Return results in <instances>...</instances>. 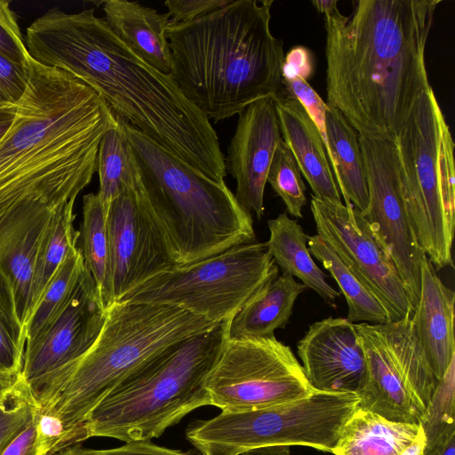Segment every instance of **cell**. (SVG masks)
Returning <instances> with one entry per match:
<instances>
[{
	"label": "cell",
	"instance_id": "1",
	"mask_svg": "<svg viewBox=\"0 0 455 455\" xmlns=\"http://www.w3.org/2000/svg\"><path fill=\"white\" fill-rule=\"evenodd\" d=\"M36 62L90 86L113 113L208 178L224 181L226 160L210 120L164 74L134 54L94 9L52 8L26 29Z\"/></svg>",
	"mask_w": 455,
	"mask_h": 455
},
{
	"label": "cell",
	"instance_id": "2",
	"mask_svg": "<svg viewBox=\"0 0 455 455\" xmlns=\"http://www.w3.org/2000/svg\"><path fill=\"white\" fill-rule=\"evenodd\" d=\"M26 90L0 140V222L59 212L91 182L116 115L86 84L30 56Z\"/></svg>",
	"mask_w": 455,
	"mask_h": 455
},
{
	"label": "cell",
	"instance_id": "3",
	"mask_svg": "<svg viewBox=\"0 0 455 455\" xmlns=\"http://www.w3.org/2000/svg\"><path fill=\"white\" fill-rule=\"evenodd\" d=\"M440 0H358L325 15L327 104L357 134L395 140L429 91L425 53Z\"/></svg>",
	"mask_w": 455,
	"mask_h": 455
},
{
	"label": "cell",
	"instance_id": "4",
	"mask_svg": "<svg viewBox=\"0 0 455 455\" xmlns=\"http://www.w3.org/2000/svg\"><path fill=\"white\" fill-rule=\"evenodd\" d=\"M273 0H237L167 29L172 69L184 94L209 120L239 115L275 99L282 88L283 41L270 30Z\"/></svg>",
	"mask_w": 455,
	"mask_h": 455
},
{
	"label": "cell",
	"instance_id": "5",
	"mask_svg": "<svg viewBox=\"0 0 455 455\" xmlns=\"http://www.w3.org/2000/svg\"><path fill=\"white\" fill-rule=\"evenodd\" d=\"M137 169L135 188L180 266L256 241L251 213L215 181L116 116Z\"/></svg>",
	"mask_w": 455,
	"mask_h": 455
},
{
	"label": "cell",
	"instance_id": "6",
	"mask_svg": "<svg viewBox=\"0 0 455 455\" xmlns=\"http://www.w3.org/2000/svg\"><path fill=\"white\" fill-rule=\"evenodd\" d=\"M215 324L172 306L113 303L89 351L36 401L38 410L55 415L64 426L58 450L83 442L82 427L91 411L133 370L171 345Z\"/></svg>",
	"mask_w": 455,
	"mask_h": 455
},
{
	"label": "cell",
	"instance_id": "7",
	"mask_svg": "<svg viewBox=\"0 0 455 455\" xmlns=\"http://www.w3.org/2000/svg\"><path fill=\"white\" fill-rule=\"evenodd\" d=\"M228 323L171 345L129 373L91 411L83 440L150 441L195 409L211 405L205 382L227 339Z\"/></svg>",
	"mask_w": 455,
	"mask_h": 455
},
{
	"label": "cell",
	"instance_id": "8",
	"mask_svg": "<svg viewBox=\"0 0 455 455\" xmlns=\"http://www.w3.org/2000/svg\"><path fill=\"white\" fill-rule=\"evenodd\" d=\"M395 140L404 208L415 239L435 269L453 267L454 142L432 88Z\"/></svg>",
	"mask_w": 455,
	"mask_h": 455
},
{
	"label": "cell",
	"instance_id": "9",
	"mask_svg": "<svg viewBox=\"0 0 455 455\" xmlns=\"http://www.w3.org/2000/svg\"><path fill=\"white\" fill-rule=\"evenodd\" d=\"M358 403L355 393L315 390L307 397L274 406L221 411L191 426L187 438L202 455H241L273 445L331 452Z\"/></svg>",
	"mask_w": 455,
	"mask_h": 455
},
{
	"label": "cell",
	"instance_id": "10",
	"mask_svg": "<svg viewBox=\"0 0 455 455\" xmlns=\"http://www.w3.org/2000/svg\"><path fill=\"white\" fill-rule=\"evenodd\" d=\"M278 272L267 243L255 241L163 272L118 301L172 306L219 323L229 321Z\"/></svg>",
	"mask_w": 455,
	"mask_h": 455
},
{
	"label": "cell",
	"instance_id": "11",
	"mask_svg": "<svg viewBox=\"0 0 455 455\" xmlns=\"http://www.w3.org/2000/svg\"><path fill=\"white\" fill-rule=\"evenodd\" d=\"M366 361L358 409L390 421L419 425L439 380L417 339L411 318L355 323Z\"/></svg>",
	"mask_w": 455,
	"mask_h": 455
},
{
	"label": "cell",
	"instance_id": "12",
	"mask_svg": "<svg viewBox=\"0 0 455 455\" xmlns=\"http://www.w3.org/2000/svg\"><path fill=\"white\" fill-rule=\"evenodd\" d=\"M205 387L221 411L274 406L315 391L291 347L275 337L226 339Z\"/></svg>",
	"mask_w": 455,
	"mask_h": 455
},
{
	"label": "cell",
	"instance_id": "13",
	"mask_svg": "<svg viewBox=\"0 0 455 455\" xmlns=\"http://www.w3.org/2000/svg\"><path fill=\"white\" fill-rule=\"evenodd\" d=\"M106 308L84 267L67 302L32 339H27L20 378L35 402L60 382L94 344Z\"/></svg>",
	"mask_w": 455,
	"mask_h": 455
},
{
	"label": "cell",
	"instance_id": "14",
	"mask_svg": "<svg viewBox=\"0 0 455 455\" xmlns=\"http://www.w3.org/2000/svg\"><path fill=\"white\" fill-rule=\"evenodd\" d=\"M368 188L362 212L371 230L394 262L414 310L420 291V263L425 252L412 233L404 208L398 156L394 139L358 134Z\"/></svg>",
	"mask_w": 455,
	"mask_h": 455
},
{
	"label": "cell",
	"instance_id": "15",
	"mask_svg": "<svg viewBox=\"0 0 455 455\" xmlns=\"http://www.w3.org/2000/svg\"><path fill=\"white\" fill-rule=\"evenodd\" d=\"M108 273L101 300L107 309L150 278L179 267L167 238L135 187L107 212Z\"/></svg>",
	"mask_w": 455,
	"mask_h": 455
},
{
	"label": "cell",
	"instance_id": "16",
	"mask_svg": "<svg viewBox=\"0 0 455 455\" xmlns=\"http://www.w3.org/2000/svg\"><path fill=\"white\" fill-rule=\"evenodd\" d=\"M310 209L317 235L372 291L389 322L411 318L413 308L398 271L362 212L313 195Z\"/></svg>",
	"mask_w": 455,
	"mask_h": 455
},
{
	"label": "cell",
	"instance_id": "17",
	"mask_svg": "<svg viewBox=\"0 0 455 455\" xmlns=\"http://www.w3.org/2000/svg\"><path fill=\"white\" fill-rule=\"evenodd\" d=\"M274 101V98L261 99L239 114L228 148V168L236 183L235 196L243 210L254 212L259 220L264 214L268 169L283 140Z\"/></svg>",
	"mask_w": 455,
	"mask_h": 455
},
{
	"label": "cell",
	"instance_id": "18",
	"mask_svg": "<svg viewBox=\"0 0 455 455\" xmlns=\"http://www.w3.org/2000/svg\"><path fill=\"white\" fill-rule=\"evenodd\" d=\"M297 349L315 390L359 395L366 378V361L355 323L343 317L315 322Z\"/></svg>",
	"mask_w": 455,
	"mask_h": 455
},
{
	"label": "cell",
	"instance_id": "19",
	"mask_svg": "<svg viewBox=\"0 0 455 455\" xmlns=\"http://www.w3.org/2000/svg\"><path fill=\"white\" fill-rule=\"evenodd\" d=\"M454 302V291L441 281L431 261L423 255L419 297L411 320L417 339L439 381L455 359Z\"/></svg>",
	"mask_w": 455,
	"mask_h": 455
},
{
	"label": "cell",
	"instance_id": "20",
	"mask_svg": "<svg viewBox=\"0 0 455 455\" xmlns=\"http://www.w3.org/2000/svg\"><path fill=\"white\" fill-rule=\"evenodd\" d=\"M274 102L282 139L300 174L310 186L313 196L323 201L341 204L323 139L312 118L292 96L279 95Z\"/></svg>",
	"mask_w": 455,
	"mask_h": 455
},
{
	"label": "cell",
	"instance_id": "21",
	"mask_svg": "<svg viewBox=\"0 0 455 455\" xmlns=\"http://www.w3.org/2000/svg\"><path fill=\"white\" fill-rule=\"evenodd\" d=\"M103 11L110 30L134 54L157 71L172 73L167 12L159 13L151 7L127 0L104 1Z\"/></svg>",
	"mask_w": 455,
	"mask_h": 455
},
{
	"label": "cell",
	"instance_id": "22",
	"mask_svg": "<svg viewBox=\"0 0 455 455\" xmlns=\"http://www.w3.org/2000/svg\"><path fill=\"white\" fill-rule=\"evenodd\" d=\"M306 286L294 277L282 274L262 287L228 321L227 339L273 338L284 329L297 298Z\"/></svg>",
	"mask_w": 455,
	"mask_h": 455
},
{
	"label": "cell",
	"instance_id": "23",
	"mask_svg": "<svg viewBox=\"0 0 455 455\" xmlns=\"http://www.w3.org/2000/svg\"><path fill=\"white\" fill-rule=\"evenodd\" d=\"M269 253L283 274L297 277L306 288L315 291L327 303L340 296L327 282L326 274L315 264L307 243V236L297 220L286 212L267 220Z\"/></svg>",
	"mask_w": 455,
	"mask_h": 455
},
{
	"label": "cell",
	"instance_id": "24",
	"mask_svg": "<svg viewBox=\"0 0 455 455\" xmlns=\"http://www.w3.org/2000/svg\"><path fill=\"white\" fill-rule=\"evenodd\" d=\"M324 122L331 170L344 204L364 212L369 196L358 134L342 114L327 103Z\"/></svg>",
	"mask_w": 455,
	"mask_h": 455
},
{
	"label": "cell",
	"instance_id": "25",
	"mask_svg": "<svg viewBox=\"0 0 455 455\" xmlns=\"http://www.w3.org/2000/svg\"><path fill=\"white\" fill-rule=\"evenodd\" d=\"M419 425L390 421L356 409L343 427L333 455H399L417 436Z\"/></svg>",
	"mask_w": 455,
	"mask_h": 455
},
{
	"label": "cell",
	"instance_id": "26",
	"mask_svg": "<svg viewBox=\"0 0 455 455\" xmlns=\"http://www.w3.org/2000/svg\"><path fill=\"white\" fill-rule=\"evenodd\" d=\"M308 250L338 283L347 304V319L353 323H385L387 314L372 291L316 234L307 236Z\"/></svg>",
	"mask_w": 455,
	"mask_h": 455
},
{
	"label": "cell",
	"instance_id": "27",
	"mask_svg": "<svg viewBox=\"0 0 455 455\" xmlns=\"http://www.w3.org/2000/svg\"><path fill=\"white\" fill-rule=\"evenodd\" d=\"M74 204V202L69 203L54 217L38 247L32 275L28 320L60 265L77 248L80 233L73 224Z\"/></svg>",
	"mask_w": 455,
	"mask_h": 455
},
{
	"label": "cell",
	"instance_id": "28",
	"mask_svg": "<svg viewBox=\"0 0 455 455\" xmlns=\"http://www.w3.org/2000/svg\"><path fill=\"white\" fill-rule=\"evenodd\" d=\"M97 172L100 179L98 195L108 212L116 197L135 187L137 179L131 147L117 119L100 142Z\"/></svg>",
	"mask_w": 455,
	"mask_h": 455
},
{
	"label": "cell",
	"instance_id": "29",
	"mask_svg": "<svg viewBox=\"0 0 455 455\" xmlns=\"http://www.w3.org/2000/svg\"><path fill=\"white\" fill-rule=\"evenodd\" d=\"M79 233L84 266L92 275L101 297L107 280L108 242L107 210L98 193L87 194L83 198V221Z\"/></svg>",
	"mask_w": 455,
	"mask_h": 455
},
{
	"label": "cell",
	"instance_id": "30",
	"mask_svg": "<svg viewBox=\"0 0 455 455\" xmlns=\"http://www.w3.org/2000/svg\"><path fill=\"white\" fill-rule=\"evenodd\" d=\"M84 260L79 247L69 252L60 265L25 329L27 339H32L60 310L75 289Z\"/></svg>",
	"mask_w": 455,
	"mask_h": 455
},
{
	"label": "cell",
	"instance_id": "31",
	"mask_svg": "<svg viewBox=\"0 0 455 455\" xmlns=\"http://www.w3.org/2000/svg\"><path fill=\"white\" fill-rule=\"evenodd\" d=\"M27 341L14 292L6 275L0 269V372L18 379L20 376Z\"/></svg>",
	"mask_w": 455,
	"mask_h": 455
},
{
	"label": "cell",
	"instance_id": "32",
	"mask_svg": "<svg viewBox=\"0 0 455 455\" xmlns=\"http://www.w3.org/2000/svg\"><path fill=\"white\" fill-rule=\"evenodd\" d=\"M455 359L440 379L419 424L426 437L424 454L430 455L455 434Z\"/></svg>",
	"mask_w": 455,
	"mask_h": 455
},
{
	"label": "cell",
	"instance_id": "33",
	"mask_svg": "<svg viewBox=\"0 0 455 455\" xmlns=\"http://www.w3.org/2000/svg\"><path fill=\"white\" fill-rule=\"evenodd\" d=\"M267 182L281 197L287 212L293 217L302 218V208L307 204L306 187L298 165L283 140L273 155Z\"/></svg>",
	"mask_w": 455,
	"mask_h": 455
},
{
	"label": "cell",
	"instance_id": "34",
	"mask_svg": "<svg viewBox=\"0 0 455 455\" xmlns=\"http://www.w3.org/2000/svg\"><path fill=\"white\" fill-rule=\"evenodd\" d=\"M37 405L20 376L0 387V454L31 421Z\"/></svg>",
	"mask_w": 455,
	"mask_h": 455
},
{
	"label": "cell",
	"instance_id": "35",
	"mask_svg": "<svg viewBox=\"0 0 455 455\" xmlns=\"http://www.w3.org/2000/svg\"><path fill=\"white\" fill-rule=\"evenodd\" d=\"M10 4V1L0 0V53L14 62L27 65L29 54Z\"/></svg>",
	"mask_w": 455,
	"mask_h": 455
},
{
	"label": "cell",
	"instance_id": "36",
	"mask_svg": "<svg viewBox=\"0 0 455 455\" xmlns=\"http://www.w3.org/2000/svg\"><path fill=\"white\" fill-rule=\"evenodd\" d=\"M48 455H192L181 451L158 446L149 441H136L111 449L83 448L75 444L55 451Z\"/></svg>",
	"mask_w": 455,
	"mask_h": 455
},
{
	"label": "cell",
	"instance_id": "37",
	"mask_svg": "<svg viewBox=\"0 0 455 455\" xmlns=\"http://www.w3.org/2000/svg\"><path fill=\"white\" fill-rule=\"evenodd\" d=\"M28 64V63H27ZM28 83V66L0 53V105H16Z\"/></svg>",
	"mask_w": 455,
	"mask_h": 455
},
{
	"label": "cell",
	"instance_id": "38",
	"mask_svg": "<svg viewBox=\"0 0 455 455\" xmlns=\"http://www.w3.org/2000/svg\"><path fill=\"white\" fill-rule=\"evenodd\" d=\"M232 0H167L171 25L189 23L228 5Z\"/></svg>",
	"mask_w": 455,
	"mask_h": 455
},
{
	"label": "cell",
	"instance_id": "39",
	"mask_svg": "<svg viewBox=\"0 0 455 455\" xmlns=\"http://www.w3.org/2000/svg\"><path fill=\"white\" fill-rule=\"evenodd\" d=\"M313 71V57L307 48L296 46L284 56L282 72L298 74L307 81Z\"/></svg>",
	"mask_w": 455,
	"mask_h": 455
},
{
	"label": "cell",
	"instance_id": "40",
	"mask_svg": "<svg viewBox=\"0 0 455 455\" xmlns=\"http://www.w3.org/2000/svg\"><path fill=\"white\" fill-rule=\"evenodd\" d=\"M0 455H36V426L34 417L7 444Z\"/></svg>",
	"mask_w": 455,
	"mask_h": 455
},
{
	"label": "cell",
	"instance_id": "41",
	"mask_svg": "<svg viewBox=\"0 0 455 455\" xmlns=\"http://www.w3.org/2000/svg\"><path fill=\"white\" fill-rule=\"evenodd\" d=\"M16 105H0V140L12 125L16 115Z\"/></svg>",
	"mask_w": 455,
	"mask_h": 455
},
{
	"label": "cell",
	"instance_id": "42",
	"mask_svg": "<svg viewBox=\"0 0 455 455\" xmlns=\"http://www.w3.org/2000/svg\"><path fill=\"white\" fill-rule=\"evenodd\" d=\"M241 455H291V450L287 445H273L251 449Z\"/></svg>",
	"mask_w": 455,
	"mask_h": 455
},
{
	"label": "cell",
	"instance_id": "43",
	"mask_svg": "<svg viewBox=\"0 0 455 455\" xmlns=\"http://www.w3.org/2000/svg\"><path fill=\"white\" fill-rule=\"evenodd\" d=\"M420 426V425H419ZM426 437L421 426L419 433L412 443L404 449L399 455H425Z\"/></svg>",
	"mask_w": 455,
	"mask_h": 455
},
{
	"label": "cell",
	"instance_id": "44",
	"mask_svg": "<svg viewBox=\"0 0 455 455\" xmlns=\"http://www.w3.org/2000/svg\"><path fill=\"white\" fill-rule=\"evenodd\" d=\"M430 455H455V434L438 446Z\"/></svg>",
	"mask_w": 455,
	"mask_h": 455
},
{
	"label": "cell",
	"instance_id": "45",
	"mask_svg": "<svg viewBox=\"0 0 455 455\" xmlns=\"http://www.w3.org/2000/svg\"><path fill=\"white\" fill-rule=\"evenodd\" d=\"M337 0H314L312 4L314 7L324 16L332 12L337 9Z\"/></svg>",
	"mask_w": 455,
	"mask_h": 455
},
{
	"label": "cell",
	"instance_id": "46",
	"mask_svg": "<svg viewBox=\"0 0 455 455\" xmlns=\"http://www.w3.org/2000/svg\"><path fill=\"white\" fill-rule=\"evenodd\" d=\"M16 379H17L8 377L0 372V387L9 385V384L12 383L13 381H15Z\"/></svg>",
	"mask_w": 455,
	"mask_h": 455
}]
</instances>
